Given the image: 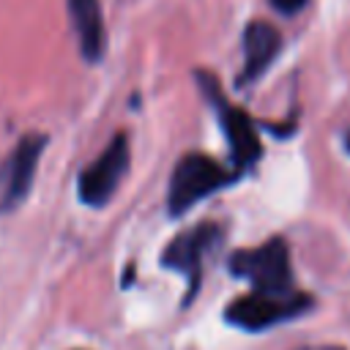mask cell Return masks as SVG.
I'll return each mask as SVG.
<instances>
[{
  "mask_svg": "<svg viewBox=\"0 0 350 350\" xmlns=\"http://www.w3.org/2000/svg\"><path fill=\"white\" fill-rule=\"evenodd\" d=\"M232 180V172L227 167H221L216 159L205 156V153H186L170 178V194H167V205L172 216L186 213L191 205H197L202 197L224 189Z\"/></svg>",
  "mask_w": 350,
  "mask_h": 350,
  "instance_id": "6da1fadb",
  "label": "cell"
},
{
  "mask_svg": "<svg viewBox=\"0 0 350 350\" xmlns=\"http://www.w3.org/2000/svg\"><path fill=\"white\" fill-rule=\"evenodd\" d=\"M230 268L235 276L249 279L257 293H273V295L293 293L290 254L282 238H271L257 249L235 252L230 257Z\"/></svg>",
  "mask_w": 350,
  "mask_h": 350,
  "instance_id": "7a4b0ae2",
  "label": "cell"
},
{
  "mask_svg": "<svg viewBox=\"0 0 350 350\" xmlns=\"http://www.w3.org/2000/svg\"><path fill=\"white\" fill-rule=\"evenodd\" d=\"M312 306V298L304 293H287V295H273V293H249L243 298H235L227 306V320L246 328V331H262L268 325L284 323Z\"/></svg>",
  "mask_w": 350,
  "mask_h": 350,
  "instance_id": "3957f363",
  "label": "cell"
},
{
  "mask_svg": "<svg viewBox=\"0 0 350 350\" xmlns=\"http://www.w3.org/2000/svg\"><path fill=\"white\" fill-rule=\"evenodd\" d=\"M200 82L205 85V93H208L211 104L216 107L221 131H224L227 145H230V153H232V161L238 167H252L260 159V153H262V145H260V137H257V129H254L252 118L241 107L230 104L221 96V90H219V85H216V79L211 74H202Z\"/></svg>",
  "mask_w": 350,
  "mask_h": 350,
  "instance_id": "277c9868",
  "label": "cell"
},
{
  "mask_svg": "<svg viewBox=\"0 0 350 350\" xmlns=\"http://www.w3.org/2000/svg\"><path fill=\"white\" fill-rule=\"evenodd\" d=\"M129 170V137L126 134H115V139L104 148V153L79 175V197L88 205H104L118 183L123 180Z\"/></svg>",
  "mask_w": 350,
  "mask_h": 350,
  "instance_id": "5b68a950",
  "label": "cell"
},
{
  "mask_svg": "<svg viewBox=\"0 0 350 350\" xmlns=\"http://www.w3.org/2000/svg\"><path fill=\"white\" fill-rule=\"evenodd\" d=\"M46 137L44 134H27L14 148L11 159L3 167V191H0V211H14L30 191L41 153H44Z\"/></svg>",
  "mask_w": 350,
  "mask_h": 350,
  "instance_id": "8992f818",
  "label": "cell"
},
{
  "mask_svg": "<svg viewBox=\"0 0 350 350\" xmlns=\"http://www.w3.org/2000/svg\"><path fill=\"white\" fill-rule=\"evenodd\" d=\"M219 241V227L216 224H197L186 232H180L170 246L167 252L161 254V265L167 268H175L180 271L189 284H191V293L200 287V273H202V257L205 252Z\"/></svg>",
  "mask_w": 350,
  "mask_h": 350,
  "instance_id": "52a82bcc",
  "label": "cell"
},
{
  "mask_svg": "<svg viewBox=\"0 0 350 350\" xmlns=\"http://www.w3.org/2000/svg\"><path fill=\"white\" fill-rule=\"evenodd\" d=\"M68 16L79 41V52L88 63H98L107 52V27L98 0H68Z\"/></svg>",
  "mask_w": 350,
  "mask_h": 350,
  "instance_id": "ba28073f",
  "label": "cell"
},
{
  "mask_svg": "<svg viewBox=\"0 0 350 350\" xmlns=\"http://www.w3.org/2000/svg\"><path fill=\"white\" fill-rule=\"evenodd\" d=\"M279 46H282V36L273 25H268L262 19L249 22L246 33H243V74H241V79L243 82L257 79L271 66Z\"/></svg>",
  "mask_w": 350,
  "mask_h": 350,
  "instance_id": "9c48e42d",
  "label": "cell"
},
{
  "mask_svg": "<svg viewBox=\"0 0 350 350\" xmlns=\"http://www.w3.org/2000/svg\"><path fill=\"white\" fill-rule=\"evenodd\" d=\"M306 3H309V0H271V5H273L279 14H284V16L298 14V11H301Z\"/></svg>",
  "mask_w": 350,
  "mask_h": 350,
  "instance_id": "30bf717a",
  "label": "cell"
},
{
  "mask_svg": "<svg viewBox=\"0 0 350 350\" xmlns=\"http://www.w3.org/2000/svg\"><path fill=\"white\" fill-rule=\"evenodd\" d=\"M323 350H342V347H323Z\"/></svg>",
  "mask_w": 350,
  "mask_h": 350,
  "instance_id": "8fae6325",
  "label": "cell"
},
{
  "mask_svg": "<svg viewBox=\"0 0 350 350\" xmlns=\"http://www.w3.org/2000/svg\"><path fill=\"white\" fill-rule=\"evenodd\" d=\"M347 148H350V139H347Z\"/></svg>",
  "mask_w": 350,
  "mask_h": 350,
  "instance_id": "7c38bea8",
  "label": "cell"
}]
</instances>
